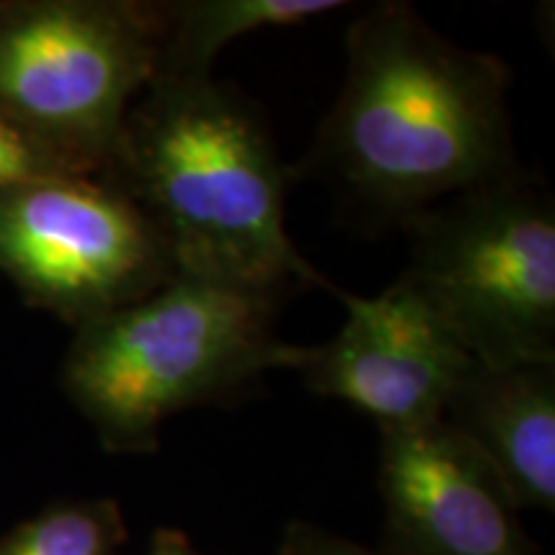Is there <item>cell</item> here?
<instances>
[{
	"mask_svg": "<svg viewBox=\"0 0 555 555\" xmlns=\"http://www.w3.org/2000/svg\"><path fill=\"white\" fill-rule=\"evenodd\" d=\"M509 67L442 37L386 0L347 29V75L309 163L380 219L404 224L476 185L522 170Z\"/></svg>",
	"mask_w": 555,
	"mask_h": 555,
	"instance_id": "cell-1",
	"label": "cell"
},
{
	"mask_svg": "<svg viewBox=\"0 0 555 555\" xmlns=\"http://www.w3.org/2000/svg\"><path fill=\"white\" fill-rule=\"evenodd\" d=\"M343 5L339 0H168V3H157V65L152 82L214 78V60L234 39L262 29L304 24V21L327 16Z\"/></svg>",
	"mask_w": 555,
	"mask_h": 555,
	"instance_id": "cell-10",
	"label": "cell"
},
{
	"mask_svg": "<svg viewBox=\"0 0 555 555\" xmlns=\"http://www.w3.org/2000/svg\"><path fill=\"white\" fill-rule=\"evenodd\" d=\"M0 273L26 304L75 327L134 304L176 273L147 214L106 178L0 189Z\"/></svg>",
	"mask_w": 555,
	"mask_h": 555,
	"instance_id": "cell-6",
	"label": "cell"
},
{
	"mask_svg": "<svg viewBox=\"0 0 555 555\" xmlns=\"http://www.w3.org/2000/svg\"><path fill=\"white\" fill-rule=\"evenodd\" d=\"M278 298L172 273L139 301L80 324L62 386L108 453H155L172 414L232 397L270 371H301L307 347L275 335Z\"/></svg>",
	"mask_w": 555,
	"mask_h": 555,
	"instance_id": "cell-3",
	"label": "cell"
},
{
	"mask_svg": "<svg viewBox=\"0 0 555 555\" xmlns=\"http://www.w3.org/2000/svg\"><path fill=\"white\" fill-rule=\"evenodd\" d=\"M399 278L486 365L555 363V206L525 170L422 208L401 224Z\"/></svg>",
	"mask_w": 555,
	"mask_h": 555,
	"instance_id": "cell-4",
	"label": "cell"
},
{
	"mask_svg": "<svg viewBox=\"0 0 555 555\" xmlns=\"http://www.w3.org/2000/svg\"><path fill=\"white\" fill-rule=\"evenodd\" d=\"M157 3H0V116L106 178L127 116L155 78Z\"/></svg>",
	"mask_w": 555,
	"mask_h": 555,
	"instance_id": "cell-5",
	"label": "cell"
},
{
	"mask_svg": "<svg viewBox=\"0 0 555 555\" xmlns=\"http://www.w3.org/2000/svg\"><path fill=\"white\" fill-rule=\"evenodd\" d=\"M442 420L496 470L519 509H555V363L474 360Z\"/></svg>",
	"mask_w": 555,
	"mask_h": 555,
	"instance_id": "cell-9",
	"label": "cell"
},
{
	"mask_svg": "<svg viewBox=\"0 0 555 555\" xmlns=\"http://www.w3.org/2000/svg\"><path fill=\"white\" fill-rule=\"evenodd\" d=\"M106 180L147 214L176 273L281 298L296 286L335 288L291 242L286 170L266 121L214 78L147 86Z\"/></svg>",
	"mask_w": 555,
	"mask_h": 555,
	"instance_id": "cell-2",
	"label": "cell"
},
{
	"mask_svg": "<svg viewBox=\"0 0 555 555\" xmlns=\"http://www.w3.org/2000/svg\"><path fill=\"white\" fill-rule=\"evenodd\" d=\"M332 294L347 319L327 345L307 347L301 373L309 391L345 401L378 429L442 420L474 358L425 298L401 278L378 296Z\"/></svg>",
	"mask_w": 555,
	"mask_h": 555,
	"instance_id": "cell-7",
	"label": "cell"
},
{
	"mask_svg": "<svg viewBox=\"0 0 555 555\" xmlns=\"http://www.w3.org/2000/svg\"><path fill=\"white\" fill-rule=\"evenodd\" d=\"M144 555H204L178 530H157Z\"/></svg>",
	"mask_w": 555,
	"mask_h": 555,
	"instance_id": "cell-14",
	"label": "cell"
},
{
	"mask_svg": "<svg viewBox=\"0 0 555 555\" xmlns=\"http://www.w3.org/2000/svg\"><path fill=\"white\" fill-rule=\"evenodd\" d=\"M65 178L99 176L88 172L82 165L75 163V159L62 155L60 150L41 142L39 137L21 129L18 124L0 116V189Z\"/></svg>",
	"mask_w": 555,
	"mask_h": 555,
	"instance_id": "cell-12",
	"label": "cell"
},
{
	"mask_svg": "<svg viewBox=\"0 0 555 555\" xmlns=\"http://www.w3.org/2000/svg\"><path fill=\"white\" fill-rule=\"evenodd\" d=\"M275 555H386L384 551H367V547L350 543V540L332 535L322 527L309 522H291L283 532Z\"/></svg>",
	"mask_w": 555,
	"mask_h": 555,
	"instance_id": "cell-13",
	"label": "cell"
},
{
	"mask_svg": "<svg viewBox=\"0 0 555 555\" xmlns=\"http://www.w3.org/2000/svg\"><path fill=\"white\" fill-rule=\"evenodd\" d=\"M378 433L386 555H545L496 470L446 420Z\"/></svg>",
	"mask_w": 555,
	"mask_h": 555,
	"instance_id": "cell-8",
	"label": "cell"
},
{
	"mask_svg": "<svg viewBox=\"0 0 555 555\" xmlns=\"http://www.w3.org/2000/svg\"><path fill=\"white\" fill-rule=\"evenodd\" d=\"M127 522L114 499L65 502L41 509L0 538V555H119Z\"/></svg>",
	"mask_w": 555,
	"mask_h": 555,
	"instance_id": "cell-11",
	"label": "cell"
}]
</instances>
